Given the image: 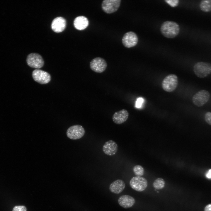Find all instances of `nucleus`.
<instances>
[{
	"label": "nucleus",
	"instance_id": "5",
	"mask_svg": "<svg viewBox=\"0 0 211 211\" xmlns=\"http://www.w3.org/2000/svg\"><path fill=\"white\" fill-rule=\"evenodd\" d=\"M85 130L83 127L79 125H76L69 127L67 130L66 134L69 139L76 140L82 137L84 135Z\"/></svg>",
	"mask_w": 211,
	"mask_h": 211
},
{
	"label": "nucleus",
	"instance_id": "4",
	"mask_svg": "<svg viewBox=\"0 0 211 211\" xmlns=\"http://www.w3.org/2000/svg\"><path fill=\"white\" fill-rule=\"evenodd\" d=\"M210 97L209 92L207 91L202 90L199 91L193 96L192 101L196 106L200 107L206 104Z\"/></svg>",
	"mask_w": 211,
	"mask_h": 211
},
{
	"label": "nucleus",
	"instance_id": "3",
	"mask_svg": "<svg viewBox=\"0 0 211 211\" xmlns=\"http://www.w3.org/2000/svg\"><path fill=\"white\" fill-rule=\"evenodd\" d=\"M178 84L177 76L173 74H170L163 80L162 87L164 90L167 92H171L177 88Z\"/></svg>",
	"mask_w": 211,
	"mask_h": 211
},
{
	"label": "nucleus",
	"instance_id": "22",
	"mask_svg": "<svg viewBox=\"0 0 211 211\" xmlns=\"http://www.w3.org/2000/svg\"><path fill=\"white\" fill-rule=\"evenodd\" d=\"M144 102V99L142 97L138 98L136 102L135 107L137 108H140L142 106Z\"/></svg>",
	"mask_w": 211,
	"mask_h": 211
},
{
	"label": "nucleus",
	"instance_id": "10",
	"mask_svg": "<svg viewBox=\"0 0 211 211\" xmlns=\"http://www.w3.org/2000/svg\"><path fill=\"white\" fill-rule=\"evenodd\" d=\"M32 76L35 81L41 84H47L51 80V76L49 74L39 69L34 70L32 72Z\"/></svg>",
	"mask_w": 211,
	"mask_h": 211
},
{
	"label": "nucleus",
	"instance_id": "12",
	"mask_svg": "<svg viewBox=\"0 0 211 211\" xmlns=\"http://www.w3.org/2000/svg\"><path fill=\"white\" fill-rule=\"evenodd\" d=\"M129 113L126 110L123 109L115 112L112 116L113 122L117 124H121L125 122L129 117Z\"/></svg>",
	"mask_w": 211,
	"mask_h": 211
},
{
	"label": "nucleus",
	"instance_id": "9",
	"mask_svg": "<svg viewBox=\"0 0 211 211\" xmlns=\"http://www.w3.org/2000/svg\"><path fill=\"white\" fill-rule=\"evenodd\" d=\"M107 66L106 60L100 57H97L93 59L90 63L91 69L94 72L98 73H101L104 72Z\"/></svg>",
	"mask_w": 211,
	"mask_h": 211
},
{
	"label": "nucleus",
	"instance_id": "15",
	"mask_svg": "<svg viewBox=\"0 0 211 211\" xmlns=\"http://www.w3.org/2000/svg\"><path fill=\"white\" fill-rule=\"evenodd\" d=\"M135 202V199L133 197L128 195H122L118 200L119 204L125 209L132 207L134 204Z\"/></svg>",
	"mask_w": 211,
	"mask_h": 211
},
{
	"label": "nucleus",
	"instance_id": "25",
	"mask_svg": "<svg viewBox=\"0 0 211 211\" xmlns=\"http://www.w3.org/2000/svg\"><path fill=\"white\" fill-rule=\"evenodd\" d=\"M204 211H211V204H208L205 206Z\"/></svg>",
	"mask_w": 211,
	"mask_h": 211
},
{
	"label": "nucleus",
	"instance_id": "7",
	"mask_svg": "<svg viewBox=\"0 0 211 211\" xmlns=\"http://www.w3.org/2000/svg\"><path fill=\"white\" fill-rule=\"evenodd\" d=\"M130 185L133 189L138 192L144 191L147 186V182L144 178L137 176L132 177L130 181Z\"/></svg>",
	"mask_w": 211,
	"mask_h": 211
},
{
	"label": "nucleus",
	"instance_id": "26",
	"mask_svg": "<svg viewBox=\"0 0 211 211\" xmlns=\"http://www.w3.org/2000/svg\"><path fill=\"white\" fill-rule=\"evenodd\" d=\"M206 176L208 178H211V169H210L207 173Z\"/></svg>",
	"mask_w": 211,
	"mask_h": 211
},
{
	"label": "nucleus",
	"instance_id": "20",
	"mask_svg": "<svg viewBox=\"0 0 211 211\" xmlns=\"http://www.w3.org/2000/svg\"><path fill=\"white\" fill-rule=\"evenodd\" d=\"M133 170L135 174L137 176H141L144 173V168L140 165H136L134 166Z\"/></svg>",
	"mask_w": 211,
	"mask_h": 211
},
{
	"label": "nucleus",
	"instance_id": "13",
	"mask_svg": "<svg viewBox=\"0 0 211 211\" xmlns=\"http://www.w3.org/2000/svg\"><path fill=\"white\" fill-rule=\"evenodd\" d=\"M66 21L62 17H58L53 19L51 24L52 30L55 32L59 33L62 31L65 28Z\"/></svg>",
	"mask_w": 211,
	"mask_h": 211
},
{
	"label": "nucleus",
	"instance_id": "24",
	"mask_svg": "<svg viewBox=\"0 0 211 211\" xmlns=\"http://www.w3.org/2000/svg\"><path fill=\"white\" fill-rule=\"evenodd\" d=\"M13 211H26V208L24 206H17L13 208Z\"/></svg>",
	"mask_w": 211,
	"mask_h": 211
},
{
	"label": "nucleus",
	"instance_id": "17",
	"mask_svg": "<svg viewBox=\"0 0 211 211\" xmlns=\"http://www.w3.org/2000/svg\"><path fill=\"white\" fill-rule=\"evenodd\" d=\"M89 24L88 18L84 16H79L76 17L74 21L75 28L79 30H83L88 26Z\"/></svg>",
	"mask_w": 211,
	"mask_h": 211
},
{
	"label": "nucleus",
	"instance_id": "19",
	"mask_svg": "<svg viewBox=\"0 0 211 211\" xmlns=\"http://www.w3.org/2000/svg\"><path fill=\"white\" fill-rule=\"evenodd\" d=\"M165 182L162 178H156L153 182V185L154 187L157 190L163 189L164 187Z\"/></svg>",
	"mask_w": 211,
	"mask_h": 211
},
{
	"label": "nucleus",
	"instance_id": "1",
	"mask_svg": "<svg viewBox=\"0 0 211 211\" xmlns=\"http://www.w3.org/2000/svg\"><path fill=\"white\" fill-rule=\"evenodd\" d=\"M180 29L178 24L172 21H166L161 24L160 31L161 34L166 38H173L179 34Z\"/></svg>",
	"mask_w": 211,
	"mask_h": 211
},
{
	"label": "nucleus",
	"instance_id": "23",
	"mask_svg": "<svg viewBox=\"0 0 211 211\" xmlns=\"http://www.w3.org/2000/svg\"><path fill=\"white\" fill-rule=\"evenodd\" d=\"M205 119L206 122L211 125V112H207L205 115Z\"/></svg>",
	"mask_w": 211,
	"mask_h": 211
},
{
	"label": "nucleus",
	"instance_id": "16",
	"mask_svg": "<svg viewBox=\"0 0 211 211\" xmlns=\"http://www.w3.org/2000/svg\"><path fill=\"white\" fill-rule=\"evenodd\" d=\"M125 185L122 180L118 179L112 182L109 186V190L112 193L118 194L122 192L125 189Z\"/></svg>",
	"mask_w": 211,
	"mask_h": 211
},
{
	"label": "nucleus",
	"instance_id": "6",
	"mask_svg": "<svg viewBox=\"0 0 211 211\" xmlns=\"http://www.w3.org/2000/svg\"><path fill=\"white\" fill-rule=\"evenodd\" d=\"M121 0H104L101 3V8L105 13L110 14L116 11L120 6Z\"/></svg>",
	"mask_w": 211,
	"mask_h": 211
},
{
	"label": "nucleus",
	"instance_id": "8",
	"mask_svg": "<svg viewBox=\"0 0 211 211\" xmlns=\"http://www.w3.org/2000/svg\"><path fill=\"white\" fill-rule=\"evenodd\" d=\"M26 62L30 67L35 69H40L44 64V61L42 56L38 54L31 53L27 56Z\"/></svg>",
	"mask_w": 211,
	"mask_h": 211
},
{
	"label": "nucleus",
	"instance_id": "11",
	"mask_svg": "<svg viewBox=\"0 0 211 211\" xmlns=\"http://www.w3.org/2000/svg\"><path fill=\"white\" fill-rule=\"evenodd\" d=\"M138 37L137 34L132 31L126 33L122 39L123 45L127 48H130L135 46L138 42Z\"/></svg>",
	"mask_w": 211,
	"mask_h": 211
},
{
	"label": "nucleus",
	"instance_id": "14",
	"mask_svg": "<svg viewBox=\"0 0 211 211\" xmlns=\"http://www.w3.org/2000/svg\"><path fill=\"white\" fill-rule=\"evenodd\" d=\"M118 146L114 141L110 140L106 142L103 147V150L106 154L108 156H113L117 152Z\"/></svg>",
	"mask_w": 211,
	"mask_h": 211
},
{
	"label": "nucleus",
	"instance_id": "21",
	"mask_svg": "<svg viewBox=\"0 0 211 211\" xmlns=\"http://www.w3.org/2000/svg\"><path fill=\"white\" fill-rule=\"evenodd\" d=\"M171 6L174 7L177 6L178 4V0H166L165 1Z\"/></svg>",
	"mask_w": 211,
	"mask_h": 211
},
{
	"label": "nucleus",
	"instance_id": "2",
	"mask_svg": "<svg viewBox=\"0 0 211 211\" xmlns=\"http://www.w3.org/2000/svg\"><path fill=\"white\" fill-rule=\"evenodd\" d=\"M193 71L198 77L205 78L211 74V64L203 62H197L193 66Z\"/></svg>",
	"mask_w": 211,
	"mask_h": 211
},
{
	"label": "nucleus",
	"instance_id": "18",
	"mask_svg": "<svg viewBox=\"0 0 211 211\" xmlns=\"http://www.w3.org/2000/svg\"><path fill=\"white\" fill-rule=\"evenodd\" d=\"M200 8L202 11L208 12L211 11V0H203L199 4Z\"/></svg>",
	"mask_w": 211,
	"mask_h": 211
}]
</instances>
